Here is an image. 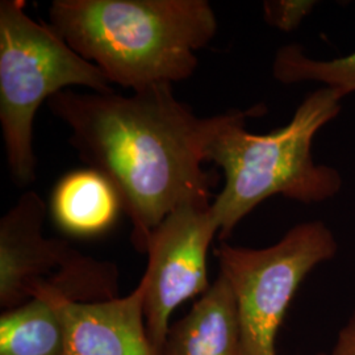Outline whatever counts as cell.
<instances>
[{
	"mask_svg": "<svg viewBox=\"0 0 355 355\" xmlns=\"http://www.w3.org/2000/svg\"><path fill=\"white\" fill-rule=\"evenodd\" d=\"M318 355H328V354H318Z\"/></svg>",
	"mask_w": 355,
	"mask_h": 355,
	"instance_id": "obj_15",
	"label": "cell"
},
{
	"mask_svg": "<svg viewBox=\"0 0 355 355\" xmlns=\"http://www.w3.org/2000/svg\"><path fill=\"white\" fill-rule=\"evenodd\" d=\"M49 20L111 85L133 91L189 79L217 32L207 0H54Z\"/></svg>",
	"mask_w": 355,
	"mask_h": 355,
	"instance_id": "obj_2",
	"label": "cell"
},
{
	"mask_svg": "<svg viewBox=\"0 0 355 355\" xmlns=\"http://www.w3.org/2000/svg\"><path fill=\"white\" fill-rule=\"evenodd\" d=\"M48 107L70 128L82 162L114 184L139 252L146 253L153 232L182 204H211L220 177L203 165L224 114H195L168 83L130 96L64 89Z\"/></svg>",
	"mask_w": 355,
	"mask_h": 355,
	"instance_id": "obj_1",
	"label": "cell"
},
{
	"mask_svg": "<svg viewBox=\"0 0 355 355\" xmlns=\"http://www.w3.org/2000/svg\"><path fill=\"white\" fill-rule=\"evenodd\" d=\"M24 0L0 1V124L7 164L19 187L36 179L33 121L42 103L69 87L114 92L96 64L51 26L35 21Z\"/></svg>",
	"mask_w": 355,
	"mask_h": 355,
	"instance_id": "obj_4",
	"label": "cell"
},
{
	"mask_svg": "<svg viewBox=\"0 0 355 355\" xmlns=\"http://www.w3.org/2000/svg\"><path fill=\"white\" fill-rule=\"evenodd\" d=\"M343 95L322 87L305 98L291 121L267 135L245 129L249 117L266 111L263 105L224 112V121L207 146V162L225 177L212 203L218 237L225 240L257 205L282 195L300 203L325 202L343 189L341 174L318 165L312 144L318 130L341 111Z\"/></svg>",
	"mask_w": 355,
	"mask_h": 355,
	"instance_id": "obj_3",
	"label": "cell"
},
{
	"mask_svg": "<svg viewBox=\"0 0 355 355\" xmlns=\"http://www.w3.org/2000/svg\"><path fill=\"white\" fill-rule=\"evenodd\" d=\"M64 322L48 295L3 311L0 355H64Z\"/></svg>",
	"mask_w": 355,
	"mask_h": 355,
	"instance_id": "obj_11",
	"label": "cell"
},
{
	"mask_svg": "<svg viewBox=\"0 0 355 355\" xmlns=\"http://www.w3.org/2000/svg\"><path fill=\"white\" fill-rule=\"evenodd\" d=\"M272 76L286 85L320 82L345 98L355 92V51L343 58L318 61L305 55L296 44L284 45L275 54Z\"/></svg>",
	"mask_w": 355,
	"mask_h": 355,
	"instance_id": "obj_12",
	"label": "cell"
},
{
	"mask_svg": "<svg viewBox=\"0 0 355 355\" xmlns=\"http://www.w3.org/2000/svg\"><path fill=\"white\" fill-rule=\"evenodd\" d=\"M48 207L33 191L23 193L0 220V306L32 300L40 287L64 277L85 254L42 233Z\"/></svg>",
	"mask_w": 355,
	"mask_h": 355,
	"instance_id": "obj_7",
	"label": "cell"
},
{
	"mask_svg": "<svg viewBox=\"0 0 355 355\" xmlns=\"http://www.w3.org/2000/svg\"><path fill=\"white\" fill-rule=\"evenodd\" d=\"M121 199L114 184L101 173L87 168L66 174L51 196V214L69 234L91 237L112 228Z\"/></svg>",
	"mask_w": 355,
	"mask_h": 355,
	"instance_id": "obj_10",
	"label": "cell"
},
{
	"mask_svg": "<svg viewBox=\"0 0 355 355\" xmlns=\"http://www.w3.org/2000/svg\"><path fill=\"white\" fill-rule=\"evenodd\" d=\"M212 204L186 203L174 209L149 239L144 284V318L155 355H162L173 312L203 295L208 250L218 234Z\"/></svg>",
	"mask_w": 355,
	"mask_h": 355,
	"instance_id": "obj_6",
	"label": "cell"
},
{
	"mask_svg": "<svg viewBox=\"0 0 355 355\" xmlns=\"http://www.w3.org/2000/svg\"><path fill=\"white\" fill-rule=\"evenodd\" d=\"M338 245L321 221L290 229L279 242L263 249L223 242L215 250L220 274L236 297L242 355H278L277 334L305 277L331 259Z\"/></svg>",
	"mask_w": 355,
	"mask_h": 355,
	"instance_id": "obj_5",
	"label": "cell"
},
{
	"mask_svg": "<svg viewBox=\"0 0 355 355\" xmlns=\"http://www.w3.org/2000/svg\"><path fill=\"white\" fill-rule=\"evenodd\" d=\"M162 355H242L236 297L223 274L170 327Z\"/></svg>",
	"mask_w": 355,
	"mask_h": 355,
	"instance_id": "obj_9",
	"label": "cell"
},
{
	"mask_svg": "<svg viewBox=\"0 0 355 355\" xmlns=\"http://www.w3.org/2000/svg\"><path fill=\"white\" fill-rule=\"evenodd\" d=\"M330 355H355V312L340 330Z\"/></svg>",
	"mask_w": 355,
	"mask_h": 355,
	"instance_id": "obj_14",
	"label": "cell"
},
{
	"mask_svg": "<svg viewBox=\"0 0 355 355\" xmlns=\"http://www.w3.org/2000/svg\"><path fill=\"white\" fill-rule=\"evenodd\" d=\"M316 1L311 0H271L265 1L263 12L267 24L283 32H291L312 12Z\"/></svg>",
	"mask_w": 355,
	"mask_h": 355,
	"instance_id": "obj_13",
	"label": "cell"
},
{
	"mask_svg": "<svg viewBox=\"0 0 355 355\" xmlns=\"http://www.w3.org/2000/svg\"><path fill=\"white\" fill-rule=\"evenodd\" d=\"M57 306L64 329V355H155L145 318L144 284L124 297L96 303H74L42 287Z\"/></svg>",
	"mask_w": 355,
	"mask_h": 355,
	"instance_id": "obj_8",
	"label": "cell"
}]
</instances>
